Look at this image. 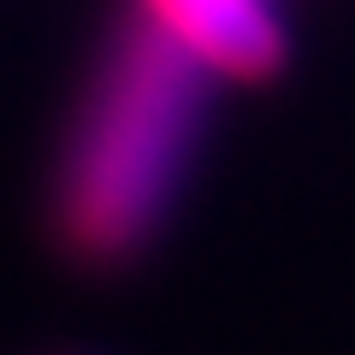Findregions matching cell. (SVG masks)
Returning a JSON list of instances; mask_svg holds the SVG:
<instances>
[{
    "label": "cell",
    "instance_id": "6da1fadb",
    "mask_svg": "<svg viewBox=\"0 0 355 355\" xmlns=\"http://www.w3.org/2000/svg\"><path fill=\"white\" fill-rule=\"evenodd\" d=\"M214 77L148 24H119L65 125L53 166V231L83 266H125L172 214Z\"/></svg>",
    "mask_w": 355,
    "mask_h": 355
},
{
    "label": "cell",
    "instance_id": "7a4b0ae2",
    "mask_svg": "<svg viewBox=\"0 0 355 355\" xmlns=\"http://www.w3.org/2000/svg\"><path fill=\"white\" fill-rule=\"evenodd\" d=\"M130 6L137 24H148L214 83H272L291 60V36L272 0H130Z\"/></svg>",
    "mask_w": 355,
    "mask_h": 355
}]
</instances>
